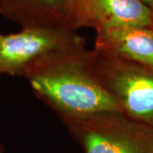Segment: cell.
I'll list each match as a JSON object with an SVG mask.
<instances>
[{
  "instance_id": "cell-1",
  "label": "cell",
  "mask_w": 153,
  "mask_h": 153,
  "mask_svg": "<svg viewBox=\"0 0 153 153\" xmlns=\"http://www.w3.org/2000/svg\"><path fill=\"white\" fill-rule=\"evenodd\" d=\"M23 77L60 121L105 111L122 112L97 76L84 38L41 55Z\"/></svg>"
},
{
  "instance_id": "cell-2",
  "label": "cell",
  "mask_w": 153,
  "mask_h": 153,
  "mask_svg": "<svg viewBox=\"0 0 153 153\" xmlns=\"http://www.w3.org/2000/svg\"><path fill=\"white\" fill-rule=\"evenodd\" d=\"M84 153H153V127L120 111L61 121Z\"/></svg>"
},
{
  "instance_id": "cell-3",
  "label": "cell",
  "mask_w": 153,
  "mask_h": 153,
  "mask_svg": "<svg viewBox=\"0 0 153 153\" xmlns=\"http://www.w3.org/2000/svg\"><path fill=\"white\" fill-rule=\"evenodd\" d=\"M90 55L97 76L121 111L153 127V66L96 49H90Z\"/></svg>"
},
{
  "instance_id": "cell-4",
  "label": "cell",
  "mask_w": 153,
  "mask_h": 153,
  "mask_svg": "<svg viewBox=\"0 0 153 153\" xmlns=\"http://www.w3.org/2000/svg\"><path fill=\"white\" fill-rule=\"evenodd\" d=\"M83 38L74 29L22 28L0 38V75L23 76L41 55Z\"/></svg>"
},
{
  "instance_id": "cell-5",
  "label": "cell",
  "mask_w": 153,
  "mask_h": 153,
  "mask_svg": "<svg viewBox=\"0 0 153 153\" xmlns=\"http://www.w3.org/2000/svg\"><path fill=\"white\" fill-rule=\"evenodd\" d=\"M152 26V10L141 0H86L78 22V28H92L95 33Z\"/></svg>"
},
{
  "instance_id": "cell-6",
  "label": "cell",
  "mask_w": 153,
  "mask_h": 153,
  "mask_svg": "<svg viewBox=\"0 0 153 153\" xmlns=\"http://www.w3.org/2000/svg\"><path fill=\"white\" fill-rule=\"evenodd\" d=\"M0 15L22 28L77 30L66 0H0Z\"/></svg>"
},
{
  "instance_id": "cell-7",
  "label": "cell",
  "mask_w": 153,
  "mask_h": 153,
  "mask_svg": "<svg viewBox=\"0 0 153 153\" xmlns=\"http://www.w3.org/2000/svg\"><path fill=\"white\" fill-rule=\"evenodd\" d=\"M94 49L153 66V30L115 28L96 33Z\"/></svg>"
},
{
  "instance_id": "cell-8",
  "label": "cell",
  "mask_w": 153,
  "mask_h": 153,
  "mask_svg": "<svg viewBox=\"0 0 153 153\" xmlns=\"http://www.w3.org/2000/svg\"><path fill=\"white\" fill-rule=\"evenodd\" d=\"M85 1L86 0H66L71 16L76 29H78V22L81 16Z\"/></svg>"
},
{
  "instance_id": "cell-9",
  "label": "cell",
  "mask_w": 153,
  "mask_h": 153,
  "mask_svg": "<svg viewBox=\"0 0 153 153\" xmlns=\"http://www.w3.org/2000/svg\"><path fill=\"white\" fill-rule=\"evenodd\" d=\"M143 3H145L146 5H148L150 8L153 7V0H141Z\"/></svg>"
},
{
  "instance_id": "cell-10",
  "label": "cell",
  "mask_w": 153,
  "mask_h": 153,
  "mask_svg": "<svg viewBox=\"0 0 153 153\" xmlns=\"http://www.w3.org/2000/svg\"><path fill=\"white\" fill-rule=\"evenodd\" d=\"M4 152V148H3V146L0 145V153H3Z\"/></svg>"
},
{
  "instance_id": "cell-11",
  "label": "cell",
  "mask_w": 153,
  "mask_h": 153,
  "mask_svg": "<svg viewBox=\"0 0 153 153\" xmlns=\"http://www.w3.org/2000/svg\"><path fill=\"white\" fill-rule=\"evenodd\" d=\"M152 13H153V7L152 8ZM152 29H153V26H152Z\"/></svg>"
},
{
  "instance_id": "cell-12",
  "label": "cell",
  "mask_w": 153,
  "mask_h": 153,
  "mask_svg": "<svg viewBox=\"0 0 153 153\" xmlns=\"http://www.w3.org/2000/svg\"><path fill=\"white\" fill-rule=\"evenodd\" d=\"M1 36H2V34H0V38H1Z\"/></svg>"
},
{
  "instance_id": "cell-13",
  "label": "cell",
  "mask_w": 153,
  "mask_h": 153,
  "mask_svg": "<svg viewBox=\"0 0 153 153\" xmlns=\"http://www.w3.org/2000/svg\"><path fill=\"white\" fill-rule=\"evenodd\" d=\"M152 30H153V29H152Z\"/></svg>"
}]
</instances>
